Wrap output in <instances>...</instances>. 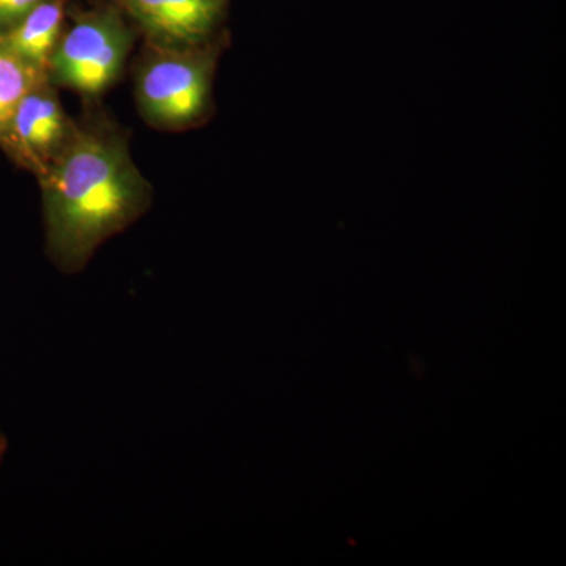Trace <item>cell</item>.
Instances as JSON below:
<instances>
[{"label":"cell","instance_id":"1","mask_svg":"<svg viewBox=\"0 0 566 566\" xmlns=\"http://www.w3.org/2000/svg\"><path fill=\"white\" fill-rule=\"evenodd\" d=\"M46 251L65 274L80 273L109 238L147 212L150 182L114 126H77L73 140L39 178Z\"/></svg>","mask_w":566,"mask_h":566},{"label":"cell","instance_id":"2","mask_svg":"<svg viewBox=\"0 0 566 566\" xmlns=\"http://www.w3.org/2000/svg\"><path fill=\"white\" fill-rule=\"evenodd\" d=\"M218 51L210 44L189 50L150 46L134 74L140 117L163 132H185L207 120Z\"/></svg>","mask_w":566,"mask_h":566},{"label":"cell","instance_id":"3","mask_svg":"<svg viewBox=\"0 0 566 566\" xmlns=\"http://www.w3.org/2000/svg\"><path fill=\"white\" fill-rule=\"evenodd\" d=\"M134 33L117 6L74 14L52 52L48 77L85 99L102 98L120 80Z\"/></svg>","mask_w":566,"mask_h":566},{"label":"cell","instance_id":"4","mask_svg":"<svg viewBox=\"0 0 566 566\" xmlns=\"http://www.w3.org/2000/svg\"><path fill=\"white\" fill-rule=\"evenodd\" d=\"M80 123L63 109L55 85L44 80L20 99L11 114L0 148L22 169L40 178L61 158Z\"/></svg>","mask_w":566,"mask_h":566},{"label":"cell","instance_id":"5","mask_svg":"<svg viewBox=\"0 0 566 566\" xmlns=\"http://www.w3.org/2000/svg\"><path fill=\"white\" fill-rule=\"evenodd\" d=\"M115 6L150 46L189 50L211 43L223 0H115Z\"/></svg>","mask_w":566,"mask_h":566},{"label":"cell","instance_id":"6","mask_svg":"<svg viewBox=\"0 0 566 566\" xmlns=\"http://www.w3.org/2000/svg\"><path fill=\"white\" fill-rule=\"evenodd\" d=\"M66 6L69 0H43L0 33V48L48 76L52 52L65 28Z\"/></svg>","mask_w":566,"mask_h":566},{"label":"cell","instance_id":"7","mask_svg":"<svg viewBox=\"0 0 566 566\" xmlns=\"http://www.w3.org/2000/svg\"><path fill=\"white\" fill-rule=\"evenodd\" d=\"M44 80L50 77L0 48V136L22 96Z\"/></svg>","mask_w":566,"mask_h":566},{"label":"cell","instance_id":"8","mask_svg":"<svg viewBox=\"0 0 566 566\" xmlns=\"http://www.w3.org/2000/svg\"><path fill=\"white\" fill-rule=\"evenodd\" d=\"M43 0H0V33L17 24Z\"/></svg>","mask_w":566,"mask_h":566},{"label":"cell","instance_id":"9","mask_svg":"<svg viewBox=\"0 0 566 566\" xmlns=\"http://www.w3.org/2000/svg\"><path fill=\"white\" fill-rule=\"evenodd\" d=\"M7 447H9V444H7L6 436L0 433V465H2L3 457H6Z\"/></svg>","mask_w":566,"mask_h":566}]
</instances>
